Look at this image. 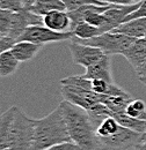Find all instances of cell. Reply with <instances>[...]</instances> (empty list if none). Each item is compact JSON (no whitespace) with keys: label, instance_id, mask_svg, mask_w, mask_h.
<instances>
[{"label":"cell","instance_id":"6da1fadb","mask_svg":"<svg viewBox=\"0 0 146 150\" xmlns=\"http://www.w3.org/2000/svg\"><path fill=\"white\" fill-rule=\"evenodd\" d=\"M59 106L64 112L72 142L82 150H103L96 134V128L85 109L65 99L60 102Z\"/></svg>","mask_w":146,"mask_h":150},{"label":"cell","instance_id":"7a4b0ae2","mask_svg":"<svg viewBox=\"0 0 146 150\" xmlns=\"http://www.w3.org/2000/svg\"><path fill=\"white\" fill-rule=\"evenodd\" d=\"M71 141L64 112L60 106L43 118L34 119V141L31 150H45L58 143Z\"/></svg>","mask_w":146,"mask_h":150},{"label":"cell","instance_id":"3957f363","mask_svg":"<svg viewBox=\"0 0 146 150\" xmlns=\"http://www.w3.org/2000/svg\"><path fill=\"white\" fill-rule=\"evenodd\" d=\"M34 141V119L18 106L11 124L8 148L12 150H31Z\"/></svg>","mask_w":146,"mask_h":150},{"label":"cell","instance_id":"277c9868","mask_svg":"<svg viewBox=\"0 0 146 150\" xmlns=\"http://www.w3.org/2000/svg\"><path fill=\"white\" fill-rule=\"evenodd\" d=\"M72 39L82 44L99 47L104 52V54L112 56V54H123V52L132 45V43L137 38L130 37L115 31H108L91 39H78L75 37H73Z\"/></svg>","mask_w":146,"mask_h":150},{"label":"cell","instance_id":"5b68a950","mask_svg":"<svg viewBox=\"0 0 146 150\" xmlns=\"http://www.w3.org/2000/svg\"><path fill=\"white\" fill-rule=\"evenodd\" d=\"M73 37H74V35L72 31H66V33L54 31L42 24V25L28 27L24 30V33L20 36L19 40H28V42H31V43H35V44L43 46L48 43L71 40Z\"/></svg>","mask_w":146,"mask_h":150},{"label":"cell","instance_id":"8992f818","mask_svg":"<svg viewBox=\"0 0 146 150\" xmlns=\"http://www.w3.org/2000/svg\"><path fill=\"white\" fill-rule=\"evenodd\" d=\"M60 93L63 98L77 106L88 110L96 103H102L103 95L97 94L93 90L80 88L71 84H60Z\"/></svg>","mask_w":146,"mask_h":150},{"label":"cell","instance_id":"52a82bcc","mask_svg":"<svg viewBox=\"0 0 146 150\" xmlns=\"http://www.w3.org/2000/svg\"><path fill=\"white\" fill-rule=\"evenodd\" d=\"M142 134L122 126L114 135L99 139L103 150H127L140 143Z\"/></svg>","mask_w":146,"mask_h":150},{"label":"cell","instance_id":"ba28073f","mask_svg":"<svg viewBox=\"0 0 146 150\" xmlns=\"http://www.w3.org/2000/svg\"><path fill=\"white\" fill-rule=\"evenodd\" d=\"M69 50L71 52L73 62L75 65H80L85 68L96 64L99 60H101L106 56L101 49L79 43L74 39H71V42L69 44Z\"/></svg>","mask_w":146,"mask_h":150},{"label":"cell","instance_id":"9c48e42d","mask_svg":"<svg viewBox=\"0 0 146 150\" xmlns=\"http://www.w3.org/2000/svg\"><path fill=\"white\" fill-rule=\"evenodd\" d=\"M43 24L59 33L71 31V18L67 11H52L43 16Z\"/></svg>","mask_w":146,"mask_h":150},{"label":"cell","instance_id":"30bf717a","mask_svg":"<svg viewBox=\"0 0 146 150\" xmlns=\"http://www.w3.org/2000/svg\"><path fill=\"white\" fill-rule=\"evenodd\" d=\"M84 77L88 80H104L109 83H114L111 75V65H110V56L103 57L96 64L86 68Z\"/></svg>","mask_w":146,"mask_h":150},{"label":"cell","instance_id":"8fae6325","mask_svg":"<svg viewBox=\"0 0 146 150\" xmlns=\"http://www.w3.org/2000/svg\"><path fill=\"white\" fill-rule=\"evenodd\" d=\"M122 56L124 57L130 65L136 71L146 59V42L144 38H137L132 45L127 49Z\"/></svg>","mask_w":146,"mask_h":150},{"label":"cell","instance_id":"7c38bea8","mask_svg":"<svg viewBox=\"0 0 146 150\" xmlns=\"http://www.w3.org/2000/svg\"><path fill=\"white\" fill-rule=\"evenodd\" d=\"M41 49H42V45H38L28 40H18L13 45L11 51L20 62H26L35 58L41 51Z\"/></svg>","mask_w":146,"mask_h":150},{"label":"cell","instance_id":"4fadbf2b","mask_svg":"<svg viewBox=\"0 0 146 150\" xmlns=\"http://www.w3.org/2000/svg\"><path fill=\"white\" fill-rule=\"evenodd\" d=\"M112 31L133 38H144L146 36V18L130 20L128 22L122 23Z\"/></svg>","mask_w":146,"mask_h":150},{"label":"cell","instance_id":"5bb4252c","mask_svg":"<svg viewBox=\"0 0 146 150\" xmlns=\"http://www.w3.org/2000/svg\"><path fill=\"white\" fill-rule=\"evenodd\" d=\"M130 95H103L102 103L108 108L111 113L124 112L128 104L131 102ZM110 113V115H111Z\"/></svg>","mask_w":146,"mask_h":150},{"label":"cell","instance_id":"9a60e30c","mask_svg":"<svg viewBox=\"0 0 146 150\" xmlns=\"http://www.w3.org/2000/svg\"><path fill=\"white\" fill-rule=\"evenodd\" d=\"M15 108L12 106L0 115V150L8 148V136L11 124L15 113Z\"/></svg>","mask_w":146,"mask_h":150},{"label":"cell","instance_id":"2e32d148","mask_svg":"<svg viewBox=\"0 0 146 150\" xmlns=\"http://www.w3.org/2000/svg\"><path fill=\"white\" fill-rule=\"evenodd\" d=\"M29 11L34 12L37 15L44 16L52 11H66V7L62 0H35Z\"/></svg>","mask_w":146,"mask_h":150},{"label":"cell","instance_id":"e0dca14e","mask_svg":"<svg viewBox=\"0 0 146 150\" xmlns=\"http://www.w3.org/2000/svg\"><path fill=\"white\" fill-rule=\"evenodd\" d=\"M111 117H114L122 126L127 127L129 129L137 132V133H145L146 132V121L145 120H140V119H136L128 115L125 111L124 112H117L111 113Z\"/></svg>","mask_w":146,"mask_h":150},{"label":"cell","instance_id":"ac0fdd59","mask_svg":"<svg viewBox=\"0 0 146 150\" xmlns=\"http://www.w3.org/2000/svg\"><path fill=\"white\" fill-rule=\"evenodd\" d=\"M20 65V61L12 53L11 50L5 51L0 54V76H9L13 75Z\"/></svg>","mask_w":146,"mask_h":150},{"label":"cell","instance_id":"d6986e66","mask_svg":"<svg viewBox=\"0 0 146 150\" xmlns=\"http://www.w3.org/2000/svg\"><path fill=\"white\" fill-rule=\"evenodd\" d=\"M71 31L73 33L74 37L78 39H91V38L103 34L100 28L92 25L87 22H80L75 24L74 27H72Z\"/></svg>","mask_w":146,"mask_h":150},{"label":"cell","instance_id":"ffe728a7","mask_svg":"<svg viewBox=\"0 0 146 150\" xmlns=\"http://www.w3.org/2000/svg\"><path fill=\"white\" fill-rule=\"evenodd\" d=\"M121 127V124L114 118V117H107L104 118L97 126H96V134H97V137L99 139H102V137H108L114 135L116 132L120 129Z\"/></svg>","mask_w":146,"mask_h":150},{"label":"cell","instance_id":"44dd1931","mask_svg":"<svg viewBox=\"0 0 146 150\" xmlns=\"http://www.w3.org/2000/svg\"><path fill=\"white\" fill-rule=\"evenodd\" d=\"M125 113L132 118L146 121V104L142 99H132L125 109Z\"/></svg>","mask_w":146,"mask_h":150},{"label":"cell","instance_id":"7402d4cb","mask_svg":"<svg viewBox=\"0 0 146 150\" xmlns=\"http://www.w3.org/2000/svg\"><path fill=\"white\" fill-rule=\"evenodd\" d=\"M14 12L9 9H2L0 8V33L4 36H7L12 25Z\"/></svg>","mask_w":146,"mask_h":150},{"label":"cell","instance_id":"603a6c76","mask_svg":"<svg viewBox=\"0 0 146 150\" xmlns=\"http://www.w3.org/2000/svg\"><path fill=\"white\" fill-rule=\"evenodd\" d=\"M66 7V11L67 12H72L75 11L85 5H99V6H104V5H108L103 1H100V0H62Z\"/></svg>","mask_w":146,"mask_h":150},{"label":"cell","instance_id":"cb8c5ba5","mask_svg":"<svg viewBox=\"0 0 146 150\" xmlns=\"http://www.w3.org/2000/svg\"><path fill=\"white\" fill-rule=\"evenodd\" d=\"M138 18H146V0H142L140 2V6L132 13H130L128 16L125 18L124 22H128L130 20L133 19H138ZM123 22V23H124Z\"/></svg>","mask_w":146,"mask_h":150},{"label":"cell","instance_id":"d4e9b609","mask_svg":"<svg viewBox=\"0 0 146 150\" xmlns=\"http://www.w3.org/2000/svg\"><path fill=\"white\" fill-rule=\"evenodd\" d=\"M16 42L18 40H15L14 38L9 37V36H2V37H0V54L2 52H5V51L11 50Z\"/></svg>","mask_w":146,"mask_h":150},{"label":"cell","instance_id":"484cf974","mask_svg":"<svg viewBox=\"0 0 146 150\" xmlns=\"http://www.w3.org/2000/svg\"><path fill=\"white\" fill-rule=\"evenodd\" d=\"M45 150H82L78 144H75L74 142H63V143H58L55 144L50 148Z\"/></svg>","mask_w":146,"mask_h":150},{"label":"cell","instance_id":"4316f807","mask_svg":"<svg viewBox=\"0 0 146 150\" xmlns=\"http://www.w3.org/2000/svg\"><path fill=\"white\" fill-rule=\"evenodd\" d=\"M136 73H137V75H138V79L140 80V82L144 84V86H146V59L144 60V62L135 71Z\"/></svg>","mask_w":146,"mask_h":150},{"label":"cell","instance_id":"83f0119b","mask_svg":"<svg viewBox=\"0 0 146 150\" xmlns=\"http://www.w3.org/2000/svg\"><path fill=\"white\" fill-rule=\"evenodd\" d=\"M100 1H103L106 4H115V5H132L142 0H100Z\"/></svg>","mask_w":146,"mask_h":150},{"label":"cell","instance_id":"f1b7e54d","mask_svg":"<svg viewBox=\"0 0 146 150\" xmlns=\"http://www.w3.org/2000/svg\"><path fill=\"white\" fill-rule=\"evenodd\" d=\"M34 2H35V0H22L23 7H24V8H27V9H29V8L34 5Z\"/></svg>","mask_w":146,"mask_h":150},{"label":"cell","instance_id":"f546056e","mask_svg":"<svg viewBox=\"0 0 146 150\" xmlns=\"http://www.w3.org/2000/svg\"><path fill=\"white\" fill-rule=\"evenodd\" d=\"M140 144H143L146 149V132L142 134V137H140Z\"/></svg>","mask_w":146,"mask_h":150},{"label":"cell","instance_id":"4dcf8cb0","mask_svg":"<svg viewBox=\"0 0 146 150\" xmlns=\"http://www.w3.org/2000/svg\"><path fill=\"white\" fill-rule=\"evenodd\" d=\"M133 150H146V149H145V147H144L143 144L138 143L137 146H135V147H133Z\"/></svg>","mask_w":146,"mask_h":150},{"label":"cell","instance_id":"1f68e13d","mask_svg":"<svg viewBox=\"0 0 146 150\" xmlns=\"http://www.w3.org/2000/svg\"><path fill=\"white\" fill-rule=\"evenodd\" d=\"M2 150H12L11 148H6V149H2Z\"/></svg>","mask_w":146,"mask_h":150},{"label":"cell","instance_id":"d6a6232c","mask_svg":"<svg viewBox=\"0 0 146 150\" xmlns=\"http://www.w3.org/2000/svg\"><path fill=\"white\" fill-rule=\"evenodd\" d=\"M2 36H4V35H2V34H1V33H0V37H2Z\"/></svg>","mask_w":146,"mask_h":150},{"label":"cell","instance_id":"836d02e7","mask_svg":"<svg viewBox=\"0 0 146 150\" xmlns=\"http://www.w3.org/2000/svg\"><path fill=\"white\" fill-rule=\"evenodd\" d=\"M144 39H145V42H146V36H145V37H144Z\"/></svg>","mask_w":146,"mask_h":150}]
</instances>
